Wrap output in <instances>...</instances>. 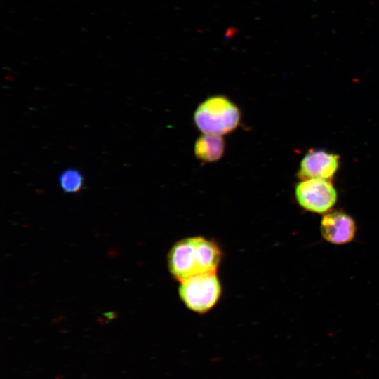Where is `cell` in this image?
<instances>
[{
  "instance_id": "cell-2",
  "label": "cell",
  "mask_w": 379,
  "mask_h": 379,
  "mask_svg": "<svg viewBox=\"0 0 379 379\" xmlns=\"http://www.w3.org/2000/svg\"><path fill=\"white\" fill-rule=\"evenodd\" d=\"M240 120L239 108L224 95L208 97L194 113V124L202 134L222 136L234 131Z\"/></svg>"
},
{
  "instance_id": "cell-6",
  "label": "cell",
  "mask_w": 379,
  "mask_h": 379,
  "mask_svg": "<svg viewBox=\"0 0 379 379\" xmlns=\"http://www.w3.org/2000/svg\"><path fill=\"white\" fill-rule=\"evenodd\" d=\"M320 231L326 241L342 245L354 239L357 225L354 220L347 213L341 211H330L321 219Z\"/></svg>"
},
{
  "instance_id": "cell-1",
  "label": "cell",
  "mask_w": 379,
  "mask_h": 379,
  "mask_svg": "<svg viewBox=\"0 0 379 379\" xmlns=\"http://www.w3.org/2000/svg\"><path fill=\"white\" fill-rule=\"evenodd\" d=\"M218 246L201 237L176 242L168 256V269L180 282L201 274L216 273L221 260Z\"/></svg>"
},
{
  "instance_id": "cell-3",
  "label": "cell",
  "mask_w": 379,
  "mask_h": 379,
  "mask_svg": "<svg viewBox=\"0 0 379 379\" xmlns=\"http://www.w3.org/2000/svg\"><path fill=\"white\" fill-rule=\"evenodd\" d=\"M221 285L216 273L201 274L180 282L179 295L190 310L204 313L218 301Z\"/></svg>"
},
{
  "instance_id": "cell-8",
  "label": "cell",
  "mask_w": 379,
  "mask_h": 379,
  "mask_svg": "<svg viewBox=\"0 0 379 379\" xmlns=\"http://www.w3.org/2000/svg\"><path fill=\"white\" fill-rule=\"evenodd\" d=\"M59 182L62 190L67 193L79 192L84 184V179L80 172L74 168L64 171L60 175Z\"/></svg>"
},
{
  "instance_id": "cell-5",
  "label": "cell",
  "mask_w": 379,
  "mask_h": 379,
  "mask_svg": "<svg viewBox=\"0 0 379 379\" xmlns=\"http://www.w3.org/2000/svg\"><path fill=\"white\" fill-rule=\"evenodd\" d=\"M339 166L340 157L338 154L322 149H312L302 159L298 176L300 180L319 178L331 180Z\"/></svg>"
},
{
  "instance_id": "cell-4",
  "label": "cell",
  "mask_w": 379,
  "mask_h": 379,
  "mask_svg": "<svg viewBox=\"0 0 379 379\" xmlns=\"http://www.w3.org/2000/svg\"><path fill=\"white\" fill-rule=\"evenodd\" d=\"M295 196L302 208L319 214L330 211L338 199L331 180L319 178L301 180L295 186Z\"/></svg>"
},
{
  "instance_id": "cell-7",
  "label": "cell",
  "mask_w": 379,
  "mask_h": 379,
  "mask_svg": "<svg viewBox=\"0 0 379 379\" xmlns=\"http://www.w3.org/2000/svg\"><path fill=\"white\" fill-rule=\"evenodd\" d=\"M225 148L222 136L203 134L197 139L194 152L197 159L211 163L218 161L223 156Z\"/></svg>"
}]
</instances>
